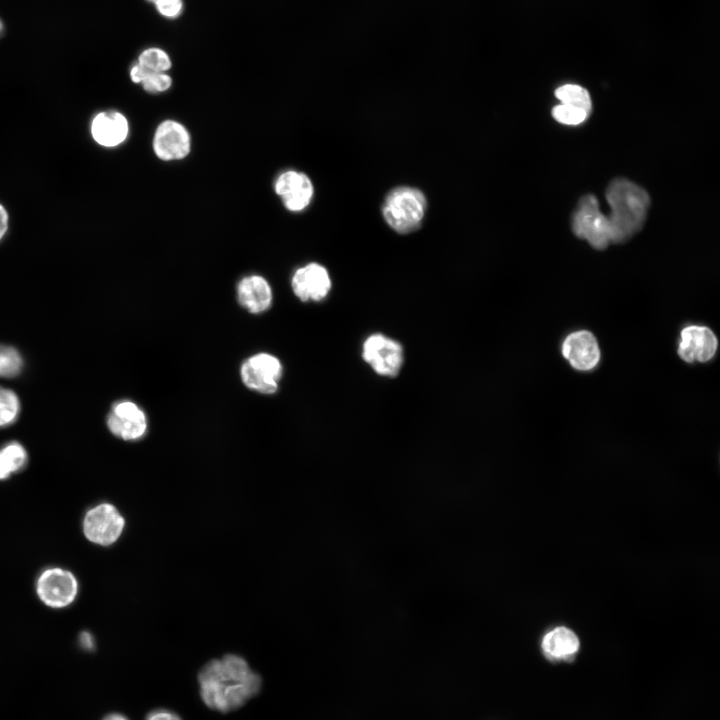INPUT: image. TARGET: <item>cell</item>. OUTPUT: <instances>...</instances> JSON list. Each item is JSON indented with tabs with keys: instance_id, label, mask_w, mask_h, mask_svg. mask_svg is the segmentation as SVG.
<instances>
[{
	"instance_id": "obj_12",
	"label": "cell",
	"mask_w": 720,
	"mask_h": 720,
	"mask_svg": "<svg viewBox=\"0 0 720 720\" xmlns=\"http://www.w3.org/2000/svg\"><path fill=\"white\" fill-rule=\"evenodd\" d=\"M563 357L578 371H591L600 362L601 352L592 332L577 330L569 333L561 346Z\"/></svg>"
},
{
	"instance_id": "obj_24",
	"label": "cell",
	"mask_w": 720,
	"mask_h": 720,
	"mask_svg": "<svg viewBox=\"0 0 720 720\" xmlns=\"http://www.w3.org/2000/svg\"><path fill=\"white\" fill-rule=\"evenodd\" d=\"M141 85L147 93H163L171 88L172 78L167 73H152L141 82Z\"/></svg>"
},
{
	"instance_id": "obj_13",
	"label": "cell",
	"mask_w": 720,
	"mask_h": 720,
	"mask_svg": "<svg viewBox=\"0 0 720 720\" xmlns=\"http://www.w3.org/2000/svg\"><path fill=\"white\" fill-rule=\"evenodd\" d=\"M328 270L321 264L309 263L298 268L291 279V287L302 302L323 300L331 289Z\"/></svg>"
},
{
	"instance_id": "obj_31",
	"label": "cell",
	"mask_w": 720,
	"mask_h": 720,
	"mask_svg": "<svg viewBox=\"0 0 720 720\" xmlns=\"http://www.w3.org/2000/svg\"><path fill=\"white\" fill-rule=\"evenodd\" d=\"M3 32H4V24H3L2 20L0 19V37L2 36Z\"/></svg>"
},
{
	"instance_id": "obj_25",
	"label": "cell",
	"mask_w": 720,
	"mask_h": 720,
	"mask_svg": "<svg viewBox=\"0 0 720 720\" xmlns=\"http://www.w3.org/2000/svg\"><path fill=\"white\" fill-rule=\"evenodd\" d=\"M156 7L159 13L165 17H177L182 9V0H156Z\"/></svg>"
},
{
	"instance_id": "obj_7",
	"label": "cell",
	"mask_w": 720,
	"mask_h": 720,
	"mask_svg": "<svg viewBox=\"0 0 720 720\" xmlns=\"http://www.w3.org/2000/svg\"><path fill=\"white\" fill-rule=\"evenodd\" d=\"M282 371V364L278 358L268 353H258L245 360L240 374L247 388L263 394H272L278 388Z\"/></svg>"
},
{
	"instance_id": "obj_8",
	"label": "cell",
	"mask_w": 720,
	"mask_h": 720,
	"mask_svg": "<svg viewBox=\"0 0 720 720\" xmlns=\"http://www.w3.org/2000/svg\"><path fill=\"white\" fill-rule=\"evenodd\" d=\"M191 144V136L187 128L174 119L160 122L152 139V148L156 157L168 162L186 158L191 152Z\"/></svg>"
},
{
	"instance_id": "obj_26",
	"label": "cell",
	"mask_w": 720,
	"mask_h": 720,
	"mask_svg": "<svg viewBox=\"0 0 720 720\" xmlns=\"http://www.w3.org/2000/svg\"><path fill=\"white\" fill-rule=\"evenodd\" d=\"M145 720H182L176 713L167 709H156L151 711Z\"/></svg>"
},
{
	"instance_id": "obj_14",
	"label": "cell",
	"mask_w": 720,
	"mask_h": 720,
	"mask_svg": "<svg viewBox=\"0 0 720 720\" xmlns=\"http://www.w3.org/2000/svg\"><path fill=\"white\" fill-rule=\"evenodd\" d=\"M107 426L112 434L123 440H137L147 430L145 413L131 401L116 403L107 417Z\"/></svg>"
},
{
	"instance_id": "obj_9",
	"label": "cell",
	"mask_w": 720,
	"mask_h": 720,
	"mask_svg": "<svg viewBox=\"0 0 720 720\" xmlns=\"http://www.w3.org/2000/svg\"><path fill=\"white\" fill-rule=\"evenodd\" d=\"M40 600L52 608H64L70 605L78 592V583L74 575L61 568H50L41 573L36 583Z\"/></svg>"
},
{
	"instance_id": "obj_3",
	"label": "cell",
	"mask_w": 720,
	"mask_h": 720,
	"mask_svg": "<svg viewBox=\"0 0 720 720\" xmlns=\"http://www.w3.org/2000/svg\"><path fill=\"white\" fill-rule=\"evenodd\" d=\"M427 207L423 192L417 188L400 186L386 196L382 214L386 223L397 233L416 230L422 223Z\"/></svg>"
},
{
	"instance_id": "obj_2",
	"label": "cell",
	"mask_w": 720,
	"mask_h": 720,
	"mask_svg": "<svg viewBox=\"0 0 720 720\" xmlns=\"http://www.w3.org/2000/svg\"><path fill=\"white\" fill-rule=\"evenodd\" d=\"M606 199L611 207L608 218L610 240L623 243L638 233L646 220L650 197L645 189L637 184L617 178L610 182Z\"/></svg>"
},
{
	"instance_id": "obj_6",
	"label": "cell",
	"mask_w": 720,
	"mask_h": 720,
	"mask_svg": "<svg viewBox=\"0 0 720 720\" xmlns=\"http://www.w3.org/2000/svg\"><path fill=\"white\" fill-rule=\"evenodd\" d=\"M125 520L115 506L101 503L91 508L83 520L86 538L98 545L108 546L121 536Z\"/></svg>"
},
{
	"instance_id": "obj_22",
	"label": "cell",
	"mask_w": 720,
	"mask_h": 720,
	"mask_svg": "<svg viewBox=\"0 0 720 720\" xmlns=\"http://www.w3.org/2000/svg\"><path fill=\"white\" fill-rule=\"evenodd\" d=\"M22 366V357L15 348L0 346V377L16 376Z\"/></svg>"
},
{
	"instance_id": "obj_1",
	"label": "cell",
	"mask_w": 720,
	"mask_h": 720,
	"mask_svg": "<svg viewBox=\"0 0 720 720\" xmlns=\"http://www.w3.org/2000/svg\"><path fill=\"white\" fill-rule=\"evenodd\" d=\"M200 696L211 709L229 712L244 705L261 688V678L241 656L227 654L205 664L198 674Z\"/></svg>"
},
{
	"instance_id": "obj_32",
	"label": "cell",
	"mask_w": 720,
	"mask_h": 720,
	"mask_svg": "<svg viewBox=\"0 0 720 720\" xmlns=\"http://www.w3.org/2000/svg\"><path fill=\"white\" fill-rule=\"evenodd\" d=\"M149 1H156V0H149Z\"/></svg>"
},
{
	"instance_id": "obj_21",
	"label": "cell",
	"mask_w": 720,
	"mask_h": 720,
	"mask_svg": "<svg viewBox=\"0 0 720 720\" xmlns=\"http://www.w3.org/2000/svg\"><path fill=\"white\" fill-rule=\"evenodd\" d=\"M20 410V402L16 393L0 387V427L12 424Z\"/></svg>"
},
{
	"instance_id": "obj_5",
	"label": "cell",
	"mask_w": 720,
	"mask_h": 720,
	"mask_svg": "<svg viewBox=\"0 0 720 720\" xmlns=\"http://www.w3.org/2000/svg\"><path fill=\"white\" fill-rule=\"evenodd\" d=\"M362 358L378 375L395 377L403 364V348L397 341L376 333L364 341Z\"/></svg>"
},
{
	"instance_id": "obj_20",
	"label": "cell",
	"mask_w": 720,
	"mask_h": 720,
	"mask_svg": "<svg viewBox=\"0 0 720 720\" xmlns=\"http://www.w3.org/2000/svg\"><path fill=\"white\" fill-rule=\"evenodd\" d=\"M137 63L149 73H166L172 66L169 55L160 48L145 49Z\"/></svg>"
},
{
	"instance_id": "obj_29",
	"label": "cell",
	"mask_w": 720,
	"mask_h": 720,
	"mask_svg": "<svg viewBox=\"0 0 720 720\" xmlns=\"http://www.w3.org/2000/svg\"><path fill=\"white\" fill-rule=\"evenodd\" d=\"M8 213L3 205L0 204V240L3 238L8 229Z\"/></svg>"
},
{
	"instance_id": "obj_10",
	"label": "cell",
	"mask_w": 720,
	"mask_h": 720,
	"mask_svg": "<svg viewBox=\"0 0 720 720\" xmlns=\"http://www.w3.org/2000/svg\"><path fill=\"white\" fill-rule=\"evenodd\" d=\"M718 349L715 333L704 325H688L680 332L677 352L687 363H705L712 360Z\"/></svg>"
},
{
	"instance_id": "obj_15",
	"label": "cell",
	"mask_w": 720,
	"mask_h": 720,
	"mask_svg": "<svg viewBox=\"0 0 720 720\" xmlns=\"http://www.w3.org/2000/svg\"><path fill=\"white\" fill-rule=\"evenodd\" d=\"M129 134V122L115 110L99 112L91 122V135L96 143L112 148L122 144Z\"/></svg>"
},
{
	"instance_id": "obj_23",
	"label": "cell",
	"mask_w": 720,
	"mask_h": 720,
	"mask_svg": "<svg viewBox=\"0 0 720 720\" xmlns=\"http://www.w3.org/2000/svg\"><path fill=\"white\" fill-rule=\"evenodd\" d=\"M552 116L562 124L578 125L584 122L589 114L581 108L561 103L552 109Z\"/></svg>"
},
{
	"instance_id": "obj_11",
	"label": "cell",
	"mask_w": 720,
	"mask_h": 720,
	"mask_svg": "<svg viewBox=\"0 0 720 720\" xmlns=\"http://www.w3.org/2000/svg\"><path fill=\"white\" fill-rule=\"evenodd\" d=\"M274 191L290 212H301L306 209L314 195V186L310 177L300 171L286 170L278 175L274 183Z\"/></svg>"
},
{
	"instance_id": "obj_16",
	"label": "cell",
	"mask_w": 720,
	"mask_h": 720,
	"mask_svg": "<svg viewBox=\"0 0 720 720\" xmlns=\"http://www.w3.org/2000/svg\"><path fill=\"white\" fill-rule=\"evenodd\" d=\"M239 303L250 313L266 311L272 303V290L267 280L259 275L244 277L237 286Z\"/></svg>"
},
{
	"instance_id": "obj_30",
	"label": "cell",
	"mask_w": 720,
	"mask_h": 720,
	"mask_svg": "<svg viewBox=\"0 0 720 720\" xmlns=\"http://www.w3.org/2000/svg\"><path fill=\"white\" fill-rule=\"evenodd\" d=\"M103 720H128L124 715L119 713L108 714Z\"/></svg>"
},
{
	"instance_id": "obj_19",
	"label": "cell",
	"mask_w": 720,
	"mask_h": 720,
	"mask_svg": "<svg viewBox=\"0 0 720 720\" xmlns=\"http://www.w3.org/2000/svg\"><path fill=\"white\" fill-rule=\"evenodd\" d=\"M556 98L562 104L572 105L590 114L592 102L588 91L576 84H565L555 90Z\"/></svg>"
},
{
	"instance_id": "obj_4",
	"label": "cell",
	"mask_w": 720,
	"mask_h": 720,
	"mask_svg": "<svg viewBox=\"0 0 720 720\" xmlns=\"http://www.w3.org/2000/svg\"><path fill=\"white\" fill-rule=\"evenodd\" d=\"M572 230L577 237L586 240L597 250H603L609 245L608 218L600 212L595 196L587 194L579 200L572 217Z\"/></svg>"
},
{
	"instance_id": "obj_27",
	"label": "cell",
	"mask_w": 720,
	"mask_h": 720,
	"mask_svg": "<svg viewBox=\"0 0 720 720\" xmlns=\"http://www.w3.org/2000/svg\"><path fill=\"white\" fill-rule=\"evenodd\" d=\"M152 73L147 72L141 65L138 63L134 64L130 69V78L132 82L141 84V82Z\"/></svg>"
},
{
	"instance_id": "obj_28",
	"label": "cell",
	"mask_w": 720,
	"mask_h": 720,
	"mask_svg": "<svg viewBox=\"0 0 720 720\" xmlns=\"http://www.w3.org/2000/svg\"><path fill=\"white\" fill-rule=\"evenodd\" d=\"M79 642L83 649L93 650L95 647L94 638L91 633L83 631L79 636Z\"/></svg>"
},
{
	"instance_id": "obj_17",
	"label": "cell",
	"mask_w": 720,
	"mask_h": 720,
	"mask_svg": "<svg viewBox=\"0 0 720 720\" xmlns=\"http://www.w3.org/2000/svg\"><path fill=\"white\" fill-rule=\"evenodd\" d=\"M579 639L569 628L559 626L546 633L542 640V650L551 660H570L579 650Z\"/></svg>"
},
{
	"instance_id": "obj_18",
	"label": "cell",
	"mask_w": 720,
	"mask_h": 720,
	"mask_svg": "<svg viewBox=\"0 0 720 720\" xmlns=\"http://www.w3.org/2000/svg\"><path fill=\"white\" fill-rule=\"evenodd\" d=\"M27 462L25 448L18 442H10L0 449V480L20 471Z\"/></svg>"
}]
</instances>
